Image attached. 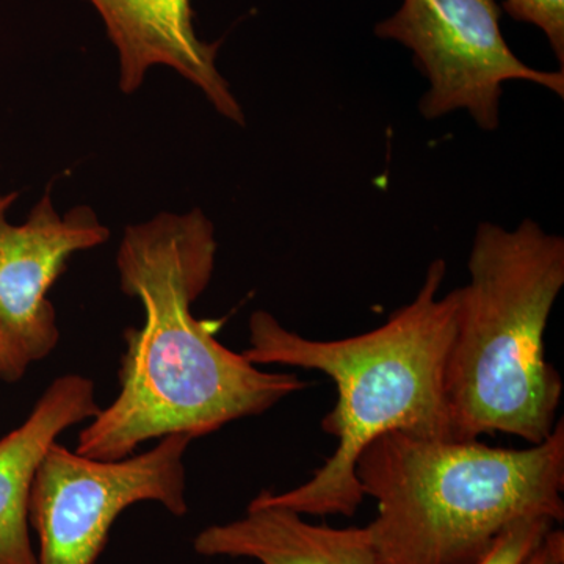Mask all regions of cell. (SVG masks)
I'll list each match as a JSON object with an SVG mask.
<instances>
[{
	"label": "cell",
	"mask_w": 564,
	"mask_h": 564,
	"mask_svg": "<svg viewBox=\"0 0 564 564\" xmlns=\"http://www.w3.org/2000/svg\"><path fill=\"white\" fill-rule=\"evenodd\" d=\"M193 549L261 564H380L367 527L310 524L302 514L270 505H248L243 518L207 527Z\"/></svg>",
	"instance_id": "cell-10"
},
{
	"label": "cell",
	"mask_w": 564,
	"mask_h": 564,
	"mask_svg": "<svg viewBox=\"0 0 564 564\" xmlns=\"http://www.w3.org/2000/svg\"><path fill=\"white\" fill-rule=\"evenodd\" d=\"M215 256L214 225L198 209L126 228L117 267L144 322L126 332L120 393L82 430L77 454L113 462L170 434L198 440L310 386L259 369L195 318L192 306L209 285Z\"/></svg>",
	"instance_id": "cell-1"
},
{
	"label": "cell",
	"mask_w": 564,
	"mask_h": 564,
	"mask_svg": "<svg viewBox=\"0 0 564 564\" xmlns=\"http://www.w3.org/2000/svg\"><path fill=\"white\" fill-rule=\"evenodd\" d=\"M95 383L62 375L47 386L32 413L0 440V564H39L29 533V500L44 456L70 426L99 413Z\"/></svg>",
	"instance_id": "cell-9"
},
{
	"label": "cell",
	"mask_w": 564,
	"mask_h": 564,
	"mask_svg": "<svg viewBox=\"0 0 564 564\" xmlns=\"http://www.w3.org/2000/svg\"><path fill=\"white\" fill-rule=\"evenodd\" d=\"M500 9L514 21L540 29L564 70V0H503Z\"/></svg>",
	"instance_id": "cell-12"
},
{
	"label": "cell",
	"mask_w": 564,
	"mask_h": 564,
	"mask_svg": "<svg viewBox=\"0 0 564 564\" xmlns=\"http://www.w3.org/2000/svg\"><path fill=\"white\" fill-rule=\"evenodd\" d=\"M192 437L170 434L144 454L102 462L55 443L44 456L29 500L39 534V564H95L122 511L161 503L187 513L184 456Z\"/></svg>",
	"instance_id": "cell-6"
},
{
	"label": "cell",
	"mask_w": 564,
	"mask_h": 564,
	"mask_svg": "<svg viewBox=\"0 0 564 564\" xmlns=\"http://www.w3.org/2000/svg\"><path fill=\"white\" fill-rule=\"evenodd\" d=\"M17 192L0 193V380H21L61 339L47 292L76 252L93 250L110 232L91 207L55 209L50 192L28 220L11 225Z\"/></svg>",
	"instance_id": "cell-7"
},
{
	"label": "cell",
	"mask_w": 564,
	"mask_h": 564,
	"mask_svg": "<svg viewBox=\"0 0 564 564\" xmlns=\"http://www.w3.org/2000/svg\"><path fill=\"white\" fill-rule=\"evenodd\" d=\"M467 272L444 378L455 441L544 443L563 395L544 336L564 288V239L532 218L513 229L481 221Z\"/></svg>",
	"instance_id": "cell-3"
},
{
	"label": "cell",
	"mask_w": 564,
	"mask_h": 564,
	"mask_svg": "<svg viewBox=\"0 0 564 564\" xmlns=\"http://www.w3.org/2000/svg\"><path fill=\"white\" fill-rule=\"evenodd\" d=\"M500 18L497 0H403L373 33L413 52L415 68L429 80L419 101L425 120L464 110L481 131L494 132L505 82H530L564 98V70L522 62L505 41Z\"/></svg>",
	"instance_id": "cell-5"
},
{
	"label": "cell",
	"mask_w": 564,
	"mask_h": 564,
	"mask_svg": "<svg viewBox=\"0 0 564 564\" xmlns=\"http://www.w3.org/2000/svg\"><path fill=\"white\" fill-rule=\"evenodd\" d=\"M355 475L378 505L367 525L380 564H475L527 516L564 519V425L527 448L480 441L377 437Z\"/></svg>",
	"instance_id": "cell-4"
},
{
	"label": "cell",
	"mask_w": 564,
	"mask_h": 564,
	"mask_svg": "<svg viewBox=\"0 0 564 564\" xmlns=\"http://www.w3.org/2000/svg\"><path fill=\"white\" fill-rule=\"evenodd\" d=\"M525 564H564V532L552 529L541 544L534 549Z\"/></svg>",
	"instance_id": "cell-13"
},
{
	"label": "cell",
	"mask_w": 564,
	"mask_h": 564,
	"mask_svg": "<svg viewBox=\"0 0 564 564\" xmlns=\"http://www.w3.org/2000/svg\"><path fill=\"white\" fill-rule=\"evenodd\" d=\"M118 52L120 88L139 90L154 66L176 70L223 117L245 124L242 107L217 66L220 43L199 39L192 0H88Z\"/></svg>",
	"instance_id": "cell-8"
},
{
	"label": "cell",
	"mask_w": 564,
	"mask_h": 564,
	"mask_svg": "<svg viewBox=\"0 0 564 564\" xmlns=\"http://www.w3.org/2000/svg\"><path fill=\"white\" fill-rule=\"evenodd\" d=\"M556 525L545 516H527L507 527L475 564H525L545 534Z\"/></svg>",
	"instance_id": "cell-11"
},
{
	"label": "cell",
	"mask_w": 564,
	"mask_h": 564,
	"mask_svg": "<svg viewBox=\"0 0 564 564\" xmlns=\"http://www.w3.org/2000/svg\"><path fill=\"white\" fill-rule=\"evenodd\" d=\"M447 263L436 259L413 302L372 332L336 340H314L282 326L274 315L250 317L254 366L280 364L328 375L337 402L322 430L337 440L336 452L302 486L276 494L263 489L250 505L288 508L299 514L351 518L364 492L355 475L364 448L386 433L454 440L445 397V364L458 322V289L440 296Z\"/></svg>",
	"instance_id": "cell-2"
}]
</instances>
